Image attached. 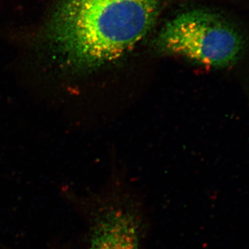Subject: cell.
Returning a JSON list of instances; mask_svg holds the SVG:
<instances>
[{"mask_svg":"<svg viewBox=\"0 0 249 249\" xmlns=\"http://www.w3.org/2000/svg\"><path fill=\"white\" fill-rule=\"evenodd\" d=\"M156 45L165 53L207 66L224 67L238 59L244 42L239 31L220 16L195 10L167 23Z\"/></svg>","mask_w":249,"mask_h":249,"instance_id":"7a4b0ae2","label":"cell"},{"mask_svg":"<svg viewBox=\"0 0 249 249\" xmlns=\"http://www.w3.org/2000/svg\"><path fill=\"white\" fill-rule=\"evenodd\" d=\"M140 221L133 208L106 203L96 214L89 249H141Z\"/></svg>","mask_w":249,"mask_h":249,"instance_id":"3957f363","label":"cell"},{"mask_svg":"<svg viewBox=\"0 0 249 249\" xmlns=\"http://www.w3.org/2000/svg\"><path fill=\"white\" fill-rule=\"evenodd\" d=\"M162 0H58L43 28L69 66L93 70L120 58L152 29Z\"/></svg>","mask_w":249,"mask_h":249,"instance_id":"6da1fadb","label":"cell"}]
</instances>
